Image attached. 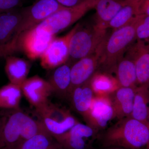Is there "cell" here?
Instances as JSON below:
<instances>
[{"instance_id": "cell-1", "label": "cell", "mask_w": 149, "mask_h": 149, "mask_svg": "<svg viewBox=\"0 0 149 149\" xmlns=\"http://www.w3.org/2000/svg\"><path fill=\"white\" fill-rule=\"evenodd\" d=\"M0 117V149H17L35 135L49 133L40 120L33 119L19 108L6 110Z\"/></svg>"}, {"instance_id": "cell-2", "label": "cell", "mask_w": 149, "mask_h": 149, "mask_svg": "<svg viewBox=\"0 0 149 149\" xmlns=\"http://www.w3.org/2000/svg\"><path fill=\"white\" fill-rule=\"evenodd\" d=\"M100 138L103 147L105 148L145 149L149 143V122L130 116L125 118L107 129Z\"/></svg>"}, {"instance_id": "cell-3", "label": "cell", "mask_w": 149, "mask_h": 149, "mask_svg": "<svg viewBox=\"0 0 149 149\" xmlns=\"http://www.w3.org/2000/svg\"><path fill=\"white\" fill-rule=\"evenodd\" d=\"M138 15L130 24L113 30L104 44L100 59L102 72H115L118 61L135 40Z\"/></svg>"}, {"instance_id": "cell-4", "label": "cell", "mask_w": 149, "mask_h": 149, "mask_svg": "<svg viewBox=\"0 0 149 149\" xmlns=\"http://www.w3.org/2000/svg\"><path fill=\"white\" fill-rule=\"evenodd\" d=\"M107 29L96 23L77 24L70 40L68 61L76 62L96 53L106 40Z\"/></svg>"}, {"instance_id": "cell-5", "label": "cell", "mask_w": 149, "mask_h": 149, "mask_svg": "<svg viewBox=\"0 0 149 149\" xmlns=\"http://www.w3.org/2000/svg\"><path fill=\"white\" fill-rule=\"evenodd\" d=\"M63 7L56 0H37L32 5L22 8V19L15 34L8 42L0 48L10 47L24 32L38 25Z\"/></svg>"}, {"instance_id": "cell-6", "label": "cell", "mask_w": 149, "mask_h": 149, "mask_svg": "<svg viewBox=\"0 0 149 149\" xmlns=\"http://www.w3.org/2000/svg\"><path fill=\"white\" fill-rule=\"evenodd\" d=\"M97 0H87L71 8L64 7L56 12L37 25L39 29L53 36L71 26L88 11L95 7Z\"/></svg>"}, {"instance_id": "cell-7", "label": "cell", "mask_w": 149, "mask_h": 149, "mask_svg": "<svg viewBox=\"0 0 149 149\" xmlns=\"http://www.w3.org/2000/svg\"><path fill=\"white\" fill-rule=\"evenodd\" d=\"M36 112L39 120L52 136L63 134L79 123L69 111L49 102L36 109Z\"/></svg>"}, {"instance_id": "cell-8", "label": "cell", "mask_w": 149, "mask_h": 149, "mask_svg": "<svg viewBox=\"0 0 149 149\" xmlns=\"http://www.w3.org/2000/svg\"><path fill=\"white\" fill-rule=\"evenodd\" d=\"M98 131L78 123L66 132L53 136L64 149H90Z\"/></svg>"}, {"instance_id": "cell-9", "label": "cell", "mask_w": 149, "mask_h": 149, "mask_svg": "<svg viewBox=\"0 0 149 149\" xmlns=\"http://www.w3.org/2000/svg\"><path fill=\"white\" fill-rule=\"evenodd\" d=\"M76 28L75 26L63 37H55L40 57L41 65L45 69L56 68L68 61L69 57V44Z\"/></svg>"}, {"instance_id": "cell-10", "label": "cell", "mask_w": 149, "mask_h": 149, "mask_svg": "<svg viewBox=\"0 0 149 149\" xmlns=\"http://www.w3.org/2000/svg\"><path fill=\"white\" fill-rule=\"evenodd\" d=\"M114 111L109 96H95L85 119L87 125L99 131L114 118Z\"/></svg>"}, {"instance_id": "cell-11", "label": "cell", "mask_w": 149, "mask_h": 149, "mask_svg": "<svg viewBox=\"0 0 149 149\" xmlns=\"http://www.w3.org/2000/svg\"><path fill=\"white\" fill-rule=\"evenodd\" d=\"M103 45L95 54L80 59L71 66V92L73 88L89 81L97 72L100 66Z\"/></svg>"}, {"instance_id": "cell-12", "label": "cell", "mask_w": 149, "mask_h": 149, "mask_svg": "<svg viewBox=\"0 0 149 149\" xmlns=\"http://www.w3.org/2000/svg\"><path fill=\"white\" fill-rule=\"evenodd\" d=\"M21 88L25 98L35 109L48 102V98L53 93L48 81L37 75L27 78Z\"/></svg>"}, {"instance_id": "cell-13", "label": "cell", "mask_w": 149, "mask_h": 149, "mask_svg": "<svg viewBox=\"0 0 149 149\" xmlns=\"http://www.w3.org/2000/svg\"><path fill=\"white\" fill-rule=\"evenodd\" d=\"M128 49L126 55L132 59L136 67L137 85H148L149 71V44L137 40Z\"/></svg>"}, {"instance_id": "cell-14", "label": "cell", "mask_w": 149, "mask_h": 149, "mask_svg": "<svg viewBox=\"0 0 149 149\" xmlns=\"http://www.w3.org/2000/svg\"><path fill=\"white\" fill-rule=\"evenodd\" d=\"M137 87H119L109 95L114 111V118L120 120L130 116Z\"/></svg>"}, {"instance_id": "cell-15", "label": "cell", "mask_w": 149, "mask_h": 149, "mask_svg": "<svg viewBox=\"0 0 149 149\" xmlns=\"http://www.w3.org/2000/svg\"><path fill=\"white\" fill-rule=\"evenodd\" d=\"M91 80L83 85L73 88L69 96L74 109L83 116L84 120L88 116L95 96L91 86Z\"/></svg>"}, {"instance_id": "cell-16", "label": "cell", "mask_w": 149, "mask_h": 149, "mask_svg": "<svg viewBox=\"0 0 149 149\" xmlns=\"http://www.w3.org/2000/svg\"><path fill=\"white\" fill-rule=\"evenodd\" d=\"M30 68L29 62L24 59L12 55L6 57L5 70L12 84L21 86L27 79Z\"/></svg>"}, {"instance_id": "cell-17", "label": "cell", "mask_w": 149, "mask_h": 149, "mask_svg": "<svg viewBox=\"0 0 149 149\" xmlns=\"http://www.w3.org/2000/svg\"><path fill=\"white\" fill-rule=\"evenodd\" d=\"M22 17V8L0 13V47L13 37Z\"/></svg>"}, {"instance_id": "cell-18", "label": "cell", "mask_w": 149, "mask_h": 149, "mask_svg": "<svg viewBox=\"0 0 149 149\" xmlns=\"http://www.w3.org/2000/svg\"><path fill=\"white\" fill-rule=\"evenodd\" d=\"M71 66L64 63L54 70L48 82L52 87L53 93L60 97H69L71 92Z\"/></svg>"}, {"instance_id": "cell-19", "label": "cell", "mask_w": 149, "mask_h": 149, "mask_svg": "<svg viewBox=\"0 0 149 149\" xmlns=\"http://www.w3.org/2000/svg\"><path fill=\"white\" fill-rule=\"evenodd\" d=\"M122 0H97L94 8L96 10V24L105 29L125 5Z\"/></svg>"}, {"instance_id": "cell-20", "label": "cell", "mask_w": 149, "mask_h": 149, "mask_svg": "<svg viewBox=\"0 0 149 149\" xmlns=\"http://www.w3.org/2000/svg\"><path fill=\"white\" fill-rule=\"evenodd\" d=\"M115 72L119 87H135L137 85L136 67L134 61L128 56L118 61Z\"/></svg>"}, {"instance_id": "cell-21", "label": "cell", "mask_w": 149, "mask_h": 149, "mask_svg": "<svg viewBox=\"0 0 149 149\" xmlns=\"http://www.w3.org/2000/svg\"><path fill=\"white\" fill-rule=\"evenodd\" d=\"M149 88L148 85L137 86L130 117L145 122L148 121Z\"/></svg>"}, {"instance_id": "cell-22", "label": "cell", "mask_w": 149, "mask_h": 149, "mask_svg": "<svg viewBox=\"0 0 149 149\" xmlns=\"http://www.w3.org/2000/svg\"><path fill=\"white\" fill-rule=\"evenodd\" d=\"M139 0H127L121 9L108 24L113 30L130 24L139 15Z\"/></svg>"}, {"instance_id": "cell-23", "label": "cell", "mask_w": 149, "mask_h": 149, "mask_svg": "<svg viewBox=\"0 0 149 149\" xmlns=\"http://www.w3.org/2000/svg\"><path fill=\"white\" fill-rule=\"evenodd\" d=\"M91 83L95 96H109L119 88L116 78L101 71L95 73Z\"/></svg>"}, {"instance_id": "cell-24", "label": "cell", "mask_w": 149, "mask_h": 149, "mask_svg": "<svg viewBox=\"0 0 149 149\" xmlns=\"http://www.w3.org/2000/svg\"><path fill=\"white\" fill-rule=\"evenodd\" d=\"M22 91L21 86L10 83L0 88V109L19 108Z\"/></svg>"}, {"instance_id": "cell-25", "label": "cell", "mask_w": 149, "mask_h": 149, "mask_svg": "<svg viewBox=\"0 0 149 149\" xmlns=\"http://www.w3.org/2000/svg\"><path fill=\"white\" fill-rule=\"evenodd\" d=\"M17 149H64L50 133H40L21 144Z\"/></svg>"}, {"instance_id": "cell-26", "label": "cell", "mask_w": 149, "mask_h": 149, "mask_svg": "<svg viewBox=\"0 0 149 149\" xmlns=\"http://www.w3.org/2000/svg\"><path fill=\"white\" fill-rule=\"evenodd\" d=\"M136 40L149 42V16L139 15L136 26Z\"/></svg>"}, {"instance_id": "cell-27", "label": "cell", "mask_w": 149, "mask_h": 149, "mask_svg": "<svg viewBox=\"0 0 149 149\" xmlns=\"http://www.w3.org/2000/svg\"><path fill=\"white\" fill-rule=\"evenodd\" d=\"M24 0H0V13L20 8Z\"/></svg>"}, {"instance_id": "cell-28", "label": "cell", "mask_w": 149, "mask_h": 149, "mask_svg": "<svg viewBox=\"0 0 149 149\" xmlns=\"http://www.w3.org/2000/svg\"><path fill=\"white\" fill-rule=\"evenodd\" d=\"M139 14L149 16V0H139Z\"/></svg>"}, {"instance_id": "cell-29", "label": "cell", "mask_w": 149, "mask_h": 149, "mask_svg": "<svg viewBox=\"0 0 149 149\" xmlns=\"http://www.w3.org/2000/svg\"><path fill=\"white\" fill-rule=\"evenodd\" d=\"M62 6L71 8L76 6L85 2L87 0H56Z\"/></svg>"}, {"instance_id": "cell-30", "label": "cell", "mask_w": 149, "mask_h": 149, "mask_svg": "<svg viewBox=\"0 0 149 149\" xmlns=\"http://www.w3.org/2000/svg\"><path fill=\"white\" fill-rule=\"evenodd\" d=\"M106 149H125L123 148H118V147H109V148H107Z\"/></svg>"}, {"instance_id": "cell-31", "label": "cell", "mask_w": 149, "mask_h": 149, "mask_svg": "<svg viewBox=\"0 0 149 149\" xmlns=\"http://www.w3.org/2000/svg\"><path fill=\"white\" fill-rule=\"evenodd\" d=\"M148 87L149 88V74H148Z\"/></svg>"}, {"instance_id": "cell-32", "label": "cell", "mask_w": 149, "mask_h": 149, "mask_svg": "<svg viewBox=\"0 0 149 149\" xmlns=\"http://www.w3.org/2000/svg\"><path fill=\"white\" fill-rule=\"evenodd\" d=\"M145 149H149V143L148 144V145L147 146V147H146V148Z\"/></svg>"}, {"instance_id": "cell-33", "label": "cell", "mask_w": 149, "mask_h": 149, "mask_svg": "<svg viewBox=\"0 0 149 149\" xmlns=\"http://www.w3.org/2000/svg\"><path fill=\"white\" fill-rule=\"evenodd\" d=\"M148 121L149 122V111H148Z\"/></svg>"}, {"instance_id": "cell-34", "label": "cell", "mask_w": 149, "mask_h": 149, "mask_svg": "<svg viewBox=\"0 0 149 149\" xmlns=\"http://www.w3.org/2000/svg\"><path fill=\"white\" fill-rule=\"evenodd\" d=\"M1 117H0V126H1Z\"/></svg>"}, {"instance_id": "cell-35", "label": "cell", "mask_w": 149, "mask_h": 149, "mask_svg": "<svg viewBox=\"0 0 149 149\" xmlns=\"http://www.w3.org/2000/svg\"><path fill=\"white\" fill-rule=\"evenodd\" d=\"M122 1H127V0H122Z\"/></svg>"}]
</instances>
